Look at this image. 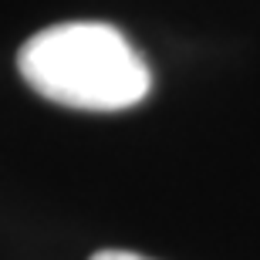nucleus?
Listing matches in <instances>:
<instances>
[{"label": "nucleus", "instance_id": "obj_1", "mask_svg": "<svg viewBox=\"0 0 260 260\" xmlns=\"http://www.w3.org/2000/svg\"><path fill=\"white\" fill-rule=\"evenodd\" d=\"M17 68L38 95L85 112L132 108L152 88L142 54L102 20H68L38 30L20 48Z\"/></svg>", "mask_w": 260, "mask_h": 260}, {"label": "nucleus", "instance_id": "obj_2", "mask_svg": "<svg viewBox=\"0 0 260 260\" xmlns=\"http://www.w3.org/2000/svg\"><path fill=\"white\" fill-rule=\"evenodd\" d=\"M91 260H152V257H142V253H132V250H98Z\"/></svg>", "mask_w": 260, "mask_h": 260}]
</instances>
